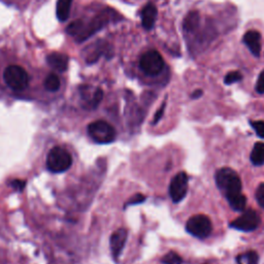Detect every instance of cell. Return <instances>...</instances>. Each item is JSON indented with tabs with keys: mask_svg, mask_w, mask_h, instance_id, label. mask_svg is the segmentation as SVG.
<instances>
[{
	"mask_svg": "<svg viewBox=\"0 0 264 264\" xmlns=\"http://www.w3.org/2000/svg\"><path fill=\"white\" fill-rule=\"evenodd\" d=\"M216 184L226 198L241 193V180L233 169L229 167L220 168L216 172Z\"/></svg>",
	"mask_w": 264,
	"mask_h": 264,
	"instance_id": "cell-1",
	"label": "cell"
},
{
	"mask_svg": "<svg viewBox=\"0 0 264 264\" xmlns=\"http://www.w3.org/2000/svg\"><path fill=\"white\" fill-rule=\"evenodd\" d=\"M72 164L71 155L63 148H53L47 157V167L51 172L66 171Z\"/></svg>",
	"mask_w": 264,
	"mask_h": 264,
	"instance_id": "cell-2",
	"label": "cell"
},
{
	"mask_svg": "<svg viewBox=\"0 0 264 264\" xmlns=\"http://www.w3.org/2000/svg\"><path fill=\"white\" fill-rule=\"evenodd\" d=\"M88 133L95 143L101 145L111 144L116 138L115 128L103 120H98L91 123L88 126Z\"/></svg>",
	"mask_w": 264,
	"mask_h": 264,
	"instance_id": "cell-3",
	"label": "cell"
},
{
	"mask_svg": "<svg viewBox=\"0 0 264 264\" xmlns=\"http://www.w3.org/2000/svg\"><path fill=\"white\" fill-rule=\"evenodd\" d=\"M4 78L7 85L15 91H22L26 89L29 84V75L27 71L19 65L8 66L5 70Z\"/></svg>",
	"mask_w": 264,
	"mask_h": 264,
	"instance_id": "cell-4",
	"label": "cell"
},
{
	"mask_svg": "<svg viewBox=\"0 0 264 264\" xmlns=\"http://www.w3.org/2000/svg\"><path fill=\"white\" fill-rule=\"evenodd\" d=\"M186 230L197 238H206L213 230L212 221L206 215H195L187 221Z\"/></svg>",
	"mask_w": 264,
	"mask_h": 264,
	"instance_id": "cell-5",
	"label": "cell"
},
{
	"mask_svg": "<svg viewBox=\"0 0 264 264\" xmlns=\"http://www.w3.org/2000/svg\"><path fill=\"white\" fill-rule=\"evenodd\" d=\"M139 66L146 74L157 75L164 68V60L159 52L151 50L141 56Z\"/></svg>",
	"mask_w": 264,
	"mask_h": 264,
	"instance_id": "cell-6",
	"label": "cell"
},
{
	"mask_svg": "<svg viewBox=\"0 0 264 264\" xmlns=\"http://www.w3.org/2000/svg\"><path fill=\"white\" fill-rule=\"evenodd\" d=\"M261 222L260 216L253 210H249L230 223V227L236 230L250 232L258 228Z\"/></svg>",
	"mask_w": 264,
	"mask_h": 264,
	"instance_id": "cell-7",
	"label": "cell"
},
{
	"mask_svg": "<svg viewBox=\"0 0 264 264\" xmlns=\"http://www.w3.org/2000/svg\"><path fill=\"white\" fill-rule=\"evenodd\" d=\"M188 192V175L186 172L181 171L177 173L169 185V195L174 204L182 201Z\"/></svg>",
	"mask_w": 264,
	"mask_h": 264,
	"instance_id": "cell-8",
	"label": "cell"
},
{
	"mask_svg": "<svg viewBox=\"0 0 264 264\" xmlns=\"http://www.w3.org/2000/svg\"><path fill=\"white\" fill-rule=\"evenodd\" d=\"M127 239V230L124 228H121L116 230L111 236V251L114 258L117 260L118 257L121 255L122 250H123L125 242Z\"/></svg>",
	"mask_w": 264,
	"mask_h": 264,
	"instance_id": "cell-9",
	"label": "cell"
},
{
	"mask_svg": "<svg viewBox=\"0 0 264 264\" xmlns=\"http://www.w3.org/2000/svg\"><path fill=\"white\" fill-rule=\"evenodd\" d=\"M243 44H245L255 57H259L261 53V35L256 30H249L243 35Z\"/></svg>",
	"mask_w": 264,
	"mask_h": 264,
	"instance_id": "cell-10",
	"label": "cell"
},
{
	"mask_svg": "<svg viewBox=\"0 0 264 264\" xmlns=\"http://www.w3.org/2000/svg\"><path fill=\"white\" fill-rule=\"evenodd\" d=\"M157 19V9L153 4H149L145 7L141 13V23L147 30H151L156 22Z\"/></svg>",
	"mask_w": 264,
	"mask_h": 264,
	"instance_id": "cell-11",
	"label": "cell"
},
{
	"mask_svg": "<svg viewBox=\"0 0 264 264\" xmlns=\"http://www.w3.org/2000/svg\"><path fill=\"white\" fill-rule=\"evenodd\" d=\"M48 63L58 71H64L68 66V57L61 53H52L48 56Z\"/></svg>",
	"mask_w": 264,
	"mask_h": 264,
	"instance_id": "cell-12",
	"label": "cell"
},
{
	"mask_svg": "<svg viewBox=\"0 0 264 264\" xmlns=\"http://www.w3.org/2000/svg\"><path fill=\"white\" fill-rule=\"evenodd\" d=\"M72 0H58L57 3V18L60 21H66L69 17Z\"/></svg>",
	"mask_w": 264,
	"mask_h": 264,
	"instance_id": "cell-13",
	"label": "cell"
},
{
	"mask_svg": "<svg viewBox=\"0 0 264 264\" xmlns=\"http://www.w3.org/2000/svg\"><path fill=\"white\" fill-rule=\"evenodd\" d=\"M251 162L256 165L260 166L264 164V143H256L250 156Z\"/></svg>",
	"mask_w": 264,
	"mask_h": 264,
	"instance_id": "cell-14",
	"label": "cell"
},
{
	"mask_svg": "<svg viewBox=\"0 0 264 264\" xmlns=\"http://www.w3.org/2000/svg\"><path fill=\"white\" fill-rule=\"evenodd\" d=\"M227 200L229 202V206L231 207V209L235 212H241L246 208L247 198L245 195H242L241 193L232 195V196L228 197Z\"/></svg>",
	"mask_w": 264,
	"mask_h": 264,
	"instance_id": "cell-15",
	"label": "cell"
},
{
	"mask_svg": "<svg viewBox=\"0 0 264 264\" xmlns=\"http://www.w3.org/2000/svg\"><path fill=\"white\" fill-rule=\"evenodd\" d=\"M183 26H184V29L186 31H194L198 28L199 26V14L196 11L190 12L185 20L184 23H183Z\"/></svg>",
	"mask_w": 264,
	"mask_h": 264,
	"instance_id": "cell-16",
	"label": "cell"
},
{
	"mask_svg": "<svg viewBox=\"0 0 264 264\" xmlns=\"http://www.w3.org/2000/svg\"><path fill=\"white\" fill-rule=\"evenodd\" d=\"M259 255L256 251H248L241 253L236 257L237 264H258Z\"/></svg>",
	"mask_w": 264,
	"mask_h": 264,
	"instance_id": "cell-17",
	"label": "cell"
},
{
	"mask_svg": "<svg viewBox=\"0 0 264 264\" xmlns=\"http://www.w3.org/2000/svg\"><path fill=\"white\" fill-rule=\"evenodd\" d=\"M60 78L58 77L57 74L55 73H51L47 76V78L45 79V88L50 91V92H54L57 91L60 88Z\"/></svg>",
	"mask_w": 264,
	"mask_h": 264,
	"instance_id": "cell-18",
	"label": "cell"
},
{
	"mask_svg": "<svg viewBox=\"0 0 264 264\" xmlns=\"http://www.w3.org/2000/svg\"><path fill=\"white\" fill-rule=\"evenodd\" d=\"M161 261L163 264H182L183 259L175 252H169L161 259Z\"/></svg>",
	"mask_w": 264,
	"mask_h": 264,
	"instance_id": "cell-19",
	"label": "cell"
},
{
	"mask_svg": "<svg viewBox=\"0 0 264 264\" xmlns=\"http://www.w3.org/2000/svg\"><path fill=\"white\" fill-rule=\"evenodd\" d=\"M84 29V26H83V22L82 21H78V20H76V21L72 22L66 29L67 33L70 34V35H78L80 32L83 31Z\"/></svg>",
	"mask_w": 264,
	"mask_h": 264,
	"instance_id": "cell-20",
	"label": "cell"
},
{
	"mask_svg": "<svg viewBox=\"0 0 264 264\" xmlns=\"http://www.w3.org/2000/svg\"><path fill=\"white\" fill-rule=\"evenodd\" d=\"M241 79H242V75L239 71H231L227 73V75L224 78V82L226 85H231L236 82H239Z\"/></svg>",
	"mask_w": 264,
	"mask_h": 264,
	"instance_id": "cell-21",
	"label": "cell"
},
{
	"mask_svg": "<svg viewBox=\"0 0 264 264\" xmlns=\"http://www.w3.org/2000/svg\"><path fill=\"white\" fill-rule=\"evenodd\" d=\"M251 125L259 137L264 138V121L251 122Z\"/></svg>",
	"mask_w": 264,
	"mask_h": 264,
	"instance_id": "cell-22",
	"label": "cell"
},
{
	"mask_svg": "<svg viewBox=\"0 0 264 264\" xmlns=\"http://www.w3.org/2000/svg\"><path fill=\"white\" fill-rule=\"evenodd\" d=\"M256 199L258 205L264 210V183H261L256 190Z\"/></svg>",
	"mask_w": 264,
	"mask_h": 264,
	"instance_id": "cell-23",
	"label": "cell"
},
{
	"mask_svg": "<svg viewBox=\"0 0 264 264\" xmlns=\"http://www.w3.org/2000/svg\"><path fill=\"white\" fill-rule=\"evenodd\" d=\"M147 199V197L143 194L137 193L135 195H133L128 201H127V206H131V205H138L141 204V202H144Z\"/></svg>",
	"mask_w": 264,
	"mask_h": 264,
	"instance_id": "cell-24",
	"label": "cell"
},
{
	"mask_svg": "<svg viewBox=\"0 0 264 264\" xmlns=\"http://www.w3.org/2000/svg\"><path fill=\"white\" fill-rule=\"evenodd\" d=\"M255 89L259 94H264V70H262L258 76Z\"/></svg>",
	"mask_w": 264,
	"mask_h": 264,
	"instance_id": "cell-25",
	"label": "cell"
},
{
	"mask_svg": "<svg viewBox=\"0 0 264 264\" xmlns=\"http://www.w3.org/2000/svg\"><path fill=\"white\" fill-rule=\"evenodd\" d=\"M12 187L19 190V191H22L25 188V182L21 181V180H15L12 182Z\"/></svg>",
	"mask_w": 264,
	"mask_h": 264,
	"instance_id": "cell-26",
	"label": "cell"
},
{
	"mask_svg": "<svg viewBox=\"0 0 264 264\" xmlns=\"http://www.w3.org/2000/svg\"><path fill=\"white\" fill-rule=\"evenodd\" d=\"M164 110H165V103H164L163 105H162V107H161V108L158 110V112L156 113V115H155V117H154V122H153L154 124H156L157 122H159V120L162 118V116H163Z\"/></svg>",
	"mask_w": 264,
	"mask_h": 264,
	"instance_id": "cell-27",
	"label": "cell"
},
{
	"mask_svg": "<svg viewBox=\"0 0 264 264\" xmlns=\"http://www.w3.org/2000/svg\"><path fill=\"white\" fill-rule=\"evenodd\" d=\"M202 96V90H195L193 93H192V95H191V97L193 98V99H198L199 97H201Z\"/></svg>",
	"mask_w": 264,
	"mask_h": 264,
	"instance_id": "cell-28",
	"label": "cell"
}]
</instances>
